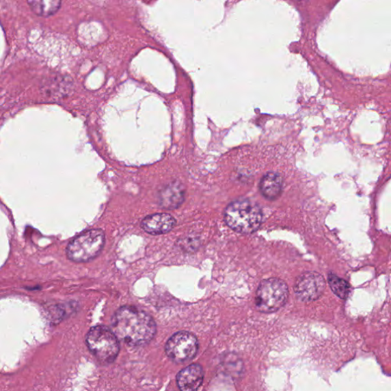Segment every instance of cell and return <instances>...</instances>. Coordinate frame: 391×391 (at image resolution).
<instances>
[{
	"label": "cell",
	"instance_id": "13",
	"mask_svg": "<svg viewBox=\"0 0 391 391\" xmlns=\"http://www.w3.org/2000/svg\"><path fill=\"white\" fill-rule=\"evenodd\" d=\"M330 288L335 295L343 299H347L350 293V286L345 280L330 273L328 276Z\"/></svg>",
	"mask_w": 391,
	"mask_h": 391
},
{
	"label": "cell",
	"instance_id": "5",
	"mask_svg": "<svg viewBox=\"0 0 391 391\" xmlns=\"http://www.w3.org/2000/svg\"><path fill=\"white\" fill-rule=\"evenodd\" d=\"M288 285L279 278L264 280L256 292V306L258 311L271 314L283 308L288 301Z\"/></svg>",
	"mask_w": 391,
	"mask_h": 391
},
{
	"label": "cell",
	"instance_id": "11",
	"mask_svg": "<svg viewBox=\"0 0 391 391\" xmlns=\"http://www.w3.org/2000/svg\"><path fill=\"white\" fill-rule=\"evenodd\" d=\"M283 178L275 172L267 173L260 181V193L266 199L275 200L281 196L283 190Z\"/></svg>",
	"mask_w": 391,
	"mask_h": 391
},
{
	"label": "cell",
	"instance_id": "9",
	"mask_svg": "<svg viewBox=\"0 0 391 391\" xmlns=\"http://www.w3.org/2000/svg\"><path fill=\"white\" fill-rule=\"evenodd\" d=\"M204 370L199 364H191L178 373V386L180 391H198L204 381Z\"/></svg>",
	"mask_w": 391,
	"mask_h": 391
},
{
	"label": "cell",
	"instance_id": "2",
	"mask_svg": "<svg viewBox=\"0 0 391 391\" xmlns=\"http://www.w3.org/2000/svg\"><path fill=\"white\" fill-rule=\"evenodd\" d=\"M225 221L232 230L243 234L256 232L262 223L263 214L258 204L247 199L232 202L227 206Z\"/></svg>",
	"mask_w": 391,
	"mask_h": 391
},
{
	"label": "cell",
	"instance_id": "10",
	"mask_svg": "<svg viewBox=\"0 0 391 391\" xmlns=\"http://www.w3.org/2000/svg\"><path fill=\"white\" fill-rule=\"evenodd\" d=\"M185 188L179 183H172L162 189L159 195V204L166 210H174L183 203Z\"/></svg>",
	"mask_w": 391,
	"mask_h": 391
},
{
	"label": "cell",
	"instance_id": "7",
	"mask_svg": "<svg viewBox=\"0 0 391 391\" xmlns=\"http://www.w3.org/2000/svg\"><path fill=\"white\" fill-rule=\"evenodd\" d=\"M325 290V280L317 272H305L299 275L293 286L297 297L303 302L315 301Z\"/></svg>",
	"mask_w": 391,
	"mask_h": 391
},
{
	"label": "cell",
	"instance_id": "1",
	"mask_svg": "<svg viewBox=\"0 0 391 391\" xmlns=\"http://www.w3.org/2000/svg\"><path fill=\"white\" fill-rule=\"evenodd\" d=\"M118 340L131 347H143L153 340L156 324L147 312L125 306L115 312L111 325Z\"/></svg>",
	"mask_w": 391,
	"mask_h": 391
},
{
	"label": "cell",
	"instance_id": "6",
	"mask_svg": "<svg viewBox=\"0 0 391 391\" xmlns=\"http://www.w3.org/2000/svg\"><path fill=\"white\" fill-rule=\"evenodd\" d=\"M199 349L198 338L188 332L173 335L165 345L166 354L174 362L184 363L193 360Z\"/></svg>",
	"mask_w": 391,
	"mask_h": 391
},
{
	"label": "cell",
	"instance_id": "4",
	"mask_svg": "<svg viewBox=\"0 0 391 391\" xmlns=\"http://www.w3.org/2000/svg\"><path fill=\"white\" fill-rule=\"evenodd\" d=\"M86 342L91 353L102 363H112L118 356L119 340L112 330L104 325L91 328Z\"/></svg>",
	"mask_w": 391,
	"mask_h": 391
},
{
	"label": "cell",
	"instance_id": "3",
	"mask_svg": "<svg viewBox=\"0 0 391 391\" xmlns=\"http://www.w3.org/2000/svg\"><path fill=\"white\" fill-rule=\"evenodd\" d=\"M105 245L101 230H90L75 238L67 247V256L77 263L87 262L100 255Z\"/></svg>",
	"mask_w": 391,
	"mask_h": 391
},
{
	"label": "cell",
	"instance_id": "8",
	"mask_svg": "<svg viewBox=\"0 0 391 391\" xmlns=\"http://www.w3.org/2000/svg\"><path fill=\"white\" fill-rule=\"evenodd\" d=\"M176 219L168 213H157L148 216L141 221V228L153 236L166 234L174 229Z\"/></svg>",
	"mask_w": 391,
	"mask_h": 391
},
{
	"label": "cell",
	"instance_id": "14",
	"mask_svg": "<svg viewBox=\"0 0 391 391\" xmlns=\"http://www.w3.org/2000/svg\"><path fill=\"white\" fill-rule=\"evenodd\" d=\"M51 314L52 319H53L55 322L62 321L65 316L68 314L63 305L55 306L54 308H52Z\"/></svg>",
	"mask_w": 391,
	"mask_h": 391
},
{
	"label": "cell",
	"instance_id": "12",
	"mask_svg": "<svg viewBox=\"0 0 391 391\" xmlns=\"http://www.w3.org/2000/svg\"><path fill=\"white\" fill-rule=\"evenodd\" d=\"M28 4L35 14L39 16L49 17L55 15L60 10L61 1L48 0V1H29Z\"/></svg>",
	"mask_w": 391,
	"mask_h": 391
}]
</instances>
